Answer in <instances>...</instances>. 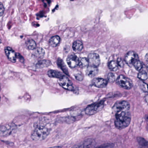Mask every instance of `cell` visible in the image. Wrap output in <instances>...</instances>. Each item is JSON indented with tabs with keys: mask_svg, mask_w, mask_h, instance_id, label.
<instances>
[{
	"mask_svg": "<svg viewBox=\"0 0 148 148\" xmlns=\"http://www.w3.org/2000/svg\"><path fill=\"white\" fill-rule=\"evenodd\" d=\"M16 128L15 125L9 123L0 128V137H5L11 135Z\"/></svg>",
	"mask_w": 148,
	"mask_h": 148,
	"instance_id": "5b68a950",
	"label": "cell"
},
{
	"mask_svg": "<svg viewBox=\"0 0 148 148\" xmlns=\"http://www.w3.org/2000/svg\"><path fill=\"white\" fill-rule=\"evenodd\" d=\"M17 58L21 62H22V63H24V61H25V60H24V58H23V57H22L21 55H20L19 53H17Z\"/></svg>",
	"mask_w": 148,
	"mask_h": 148,
	"instance_id": "4dcf8cb0",
	"label": "cell"
},
{
	"mask_svg": "<svg viewBox=\"0 0 148 148\" xmlns=\"http://www.w3.org/2000/svg\"><path fill=\"white\" fill-rule=\"evenodd\" d=\"M113 110L116 111H128L130 109V105L127 101H123L116 103L113 107Z\"/></svg>",
	"mask_w": 148,
	"mask_h": 148,
	"instance_id": "9c48e42d",
	"label": "cell"
},
{
	"mask_svg": "<svg viewBox=\"0 0 148 148\" xmlns=\"http://www.w3.org/2000/svg\"><path fill=\"white\" fill-rule=\"evenodd\" d=\"M60 38L59 36L56 35L51 38L49 40V44L52 47H56L60 42Z\"/></svg>",
	"mask_w": 148,
	"mask_h": 148,
	"instance_id": "ac0fdd59",
	"label": "cell"
},
{
	"mask_svg": "<svg viewBox=\"0 0 148 148\" xmlns=\"http://www.w3.org/2000/svg\"><path fill=\"white\" fill-rule=\"evenodd\" d=\"M49 134V130L45 126H38L32 134V138L36 141H42L46 138Z\"/></svg>",
	"mask_w": 148,
	"mask_h": 148,
	"instance_id": "7a4b0ae2",
	"label": "cell"
},
{
	"mask_svg": "<svg viewBox=\"0 0 148 148\" xmlns=\"http://www.w3.org/2000/svg\"><path fill=\"white\" fill-rule=\"evenodd\" d=\"M51 61L48 60H44L39 61L36 65V68L37 69H42L45 67H48L51 65Z\"/></svg>",
	"mask_w": 148,
	"mask_h": 148,
	"instance_id": "5bb4252c",
	"label": "cell"
},
{
	"mask_svg": "<svg viewBox=\"0 0 148 148\" xmlns=\"http://www.w3.org/2000/svg\"><path fill=\"white\" fill-rule=\"evenodd\" d=\"M74 76H75V77L76 78V79L79 80V81H82L84 79V76H83V74L80 73H77V74H75Z\"/></svg>",
	"mask_w": 148,
	"mask_h": 148,
	"instance_id": "4316f807",
	"label": "cell"
},
{
	"mask_svg": "<svg viewBox=\"0 0 148 148\" xmlns=\"http://www.w3.org/2000/svg\"><path fill=\"white\" fill-rule=\"evenodd\" d=\"M89 66L97 67L100 64V59L99 55L96 53H91L88 55Z\"/></svg>",
	"mask_w": 148,
	"mask_h": 148,
	"instance_id": "ba28073f",
	"label": "cell"
},
{
	"mask_svg": "<svg viewBox=\"0 0 148 148\" xmlns=\"http://www.w3.org/2000/svg\"><path fill=\"white\" fill-rule=\"evenodd\" d=\"M92 144H93V141L89 139L88 141H86L85 142L84 147H90V145H92Z\"/></svg>",
	"mask_w": 148,
	"mask_h": 148,
	"instance_id": "83f0119b",
	"label": "cell"
},
{
	"mask_svg": "<svg viewBox=\"0 0 148 148\" xmlns=\"http://www.w3.org/2000/svg\"><path fill=\"white\" fill-rule=\"evenodd\" d=\"M138 59H139L138 54L133 51H130L125 55L124 60L126 64L130 66H132L133 62Z\"/></svg>",
	"mask_w": 148,
	"mask_h": 148,
	"instance_id": "52a82bcc",
	"label": "cell"
},
{
	"mask_svg": "<svg viewBox=\"0 0 148 148\" xmlns=\"http://www.w3.org/2000/svg\"><path fill=\"white\" fill-rule=\"evenodd\" d=\"M73 49L75 52H80L83 49V44L80 40H76L73 45Z\"/></svg>",
	"mask_w": 148,
	"mask_h": 148,
	"instance_id": "e0dca14e",
	"label": "cell"
},
{
	"mask_svg": "<svg viewBox=\"0 0 148 148\" xmlns=\"http://www.w3.org/2000/svg\"><path fill=\"white\" fill-rule=\"evenodd\" d=\"M98 70L97 67L89 66L86 71V74L88 77H93L97 74Z\"/></svg>",
	"mask_w": 148,
	"mask_h": 148,
	"instance_id": "4fadbf2b",
	"label": "cell"
},
{
	"mask_svg": "<svg viewBox=\"0 0 148 148\" xmlns=\"http://www.w3.org/2000/svg\"><path fill=\"white\" fill-rule=\"evenodd\" d=\"M104 107V102H100L97 103L89 106L85 109V112L87 115H92L101 111Z\"/></svg>",
	"mask_w": 148,
	"mask_h": 148,
	"instance_id": "277c9868",
	"label": "cell"
},
{
	"mask_svg": "<svg viewBox=\"0 0 148 148\" xmlns=\"http://www.w3.org/2000/svg\"><path fill=\"white\" fill-rule=\"evenodd\" d=\"M138 77L142 80H146L148 78V74L145 71H142L138 73Z\"/></svg>",
	"mask_w": 148,
	"mask_h": 148,
	"instance_id": "603a6c76",
	"label": "cell"
},
{
	"mask_svg": "<svg viewBox=\"0 0 148 148\" xmlns=\"http://www.w3.org/2000/svg\"><path fill=\"white\" fill-rule=\"evenodd\" d=\"M79 59L78 57L74 54H71L66 59V62L69 67L71 68H75L79 65Z\"/></svg>",
	"mask_w": 148,
	"mask_h": 148,
	"instance_id": "30bf717a",
	"label": "cell"
},
{
	"mask_svg": "<svg viewBox=\"0 0 148 148\" xmlns=\"http://www.w3.org/2000/svg\"><path fill=\"white\" fill-rule=\"evenodd\" d=\"M107 79H108V81L110 83H114V81L116 80V77L115 74L112 73H110L108 74L107 76Z\"/></svg>",
	"mask_w": 148,
	"mask_h": 148,
	"instance_id": "d4e9b609",
	"label": "cell"
},
{
	"mask_svg": "<svg viewBox=\"0 0 148 148\" xmlns=\"http://www.w3.org/2000/svg\"><path fill=\"white\" fill-rule=\"evenodd\" d=\"M107 81L102 78H97L94 79L92 81V85L96 87L99 88L105 87L107 85Z\"/></svg>",
	"mask_w": 148,
	"mask_h": 148,
	"instance_id": "7c38bea8",
	"label": "cell"
},
{
	"mask_svg": "<svg viewBox=\"0 0 148 148\" xmlns=\"http://www.w3.org/2000/svg\"><path fill=\"white\" fill-rule=\"evenodd\" d=\"M59 83L65 90L69 91H72L74 90V87L71 81L66 76H64L61 78L59 79Z\"/></svg>",
	"mask_w": 148,
	"mask_h": 148,
	"instance_id": "8992f818",
	"label": "cell"
},
{
	"mask_svg": "<svg viewBox=\"0 0 148 148\" xmlns=\"http://www.w3.org/2000/svg\"><path fill=\"white\" fill-rule=\"evenodd\" d=\"M47 75L51 77L56 78L59 79L64 76L62 73L55 70H49L47 72Z\"/></svg>",
	"mask_w": 148,
	"mask_h": 148,
	"instance_id": "9a60e30c",
	"label": "cell"
},
{
	"mask_svg": "<svg viewBox=\"0 0 148 148\" xmlns=\"http://www.w3.org/2000/svg\"><path fill=\"white\" fill-rule=\"evenodd\" d=\"M132 66H134V68L138 71H140L142 70L143 66V64L141 61L139 60V59L136 60H135Z\"/></svg>",
	"mask_w": 148,
	"mask_h": 148,
	"instance_id": "44dd1931",
	"label": "cell"
},
{
	"mask_svg": "<svg viewBox=\"0 0 148 148\" xmlns=\"http://www.w3.org/2000/svg\"><path fill=\"white\" fill-rule=\"evenodd\" d=\"M34 51L33 53L34 56H35L38 58H43L45 56V51L44 49L40 47L36 48L34 49Z\"/></svg>",
	"mask_w": 148,
	"mask_h": 148,
	"instance_id": "2e32d148",
	"label": "cell"
},
{
	"mask_svg": "<svg viewBox=\"0 0 148 148\" xmlns=\"http://www.w3.org/2000/svg\"><path fill=\"white\" fill-rule=\"evenodd\" d=\"M5 53L9 60L13 63H15L17 59V53L10 47H6L5 49Z\"/></svg>",
	"mask_w": 148,
	"mask_h": 148,
	"instance_id": "8fae6325",
	"label": "cell"
},
{
	"mask_svg": "<svg viewBox=\"0 0 148 148\" xmlns=\"http://www.w3.org/2000/svg\"><path fill=\"white\" fill-rule=\"evenodd\" d=\"M26 46L27 49L29 50H34L36 48L37 45L34 40H30L27 42Z\"/></svg>",
	"mask_w": 148,
	"mask_h": 148,
	"instance_id": "7402d4cb",
	"label": "cell"
},
{
	"mask_svg": "<svg viewBox=\"0 0 148 148\" xmlns=\"http://www.w3.org/2000/svg\"><path fill=\"white\" fill-rule=\"evenodd\" d=\"M139 85L141 90H143V91L145 92H148L147 85L145 83L143 82H139Z\"/></svg>",
	"mask_w": 148,
	"mask_h": 148,
	"instance_id": "484cf974",
	"label": "cell"
},
{
	"mask_svg": "<svg viewBox=\"0 0 148 148\" xmlns=\"http://www.w3.org/2000/svg\"><path fill=\"white\" fill-rule=\"evenodd\" d=\"M117 63L119 67H123V62L121 58H118L116 60Z\"/></svg>",
	"mask_w": 148,
	"mask_h": 148,
	"instance_id": "f546056e",
	"label": "cell"
},
{
	"mask_svg": "<svg viewBox=\"0 0 148 148\" xmlns=\"http://www.w3.org/2000/svg\"><path fill=\"white\" fill-rule=\"evenodd\" d=\"M115 125L119 129L126 128L131 122L130 115L128 111H117L116 114Z\"/></svg>",
	"mask_w": 148,
	"mask_h": 148,
	"instance_id": "6da1fadb",
	"label": "cell"
},
{
	"mask_svg": "<svg viewBox=\"0 0 148 148\" xmlns=\"http://www.w3.org/2000/svg\"><path fill=\"white\" fill-rule=\"evenodd\" d=\"M137 140L139 144L141 146H143V147H145L148 145V143L147 141L143 138L139 137L137 138Z\"/></svg>",
	"mask_w": 148,
	"mask_h": 148,
	"instance_id": "cb8c5ba5",
	"label": "cell"
},
{
	"mask_svg": "<svg viewBox=\"0 0 148 148\" xmlns=\"http://www.w3.org/2000/svg\"><path fill=\"white\" fill-rule=\"evenodd\" d=\"M5 11V8L2 3L0 2V17H1L3 15Z\"/></svg>",
	"mask_w": 148,
	"mask_h": 148,
	"instance_id": "f1b7e54d",
	"label": "cell"
},
{
	"mask_svg": "<svg viewBox=\"0 0 148 148\" xmlns=\"http://www.w3.org/2000/svg\"><path fill=\"white\" fill-rule=\"evenodd\" d=\"M109 69L112 71H117L119 69V66L116 61L112 60L110 61L108 64Z\"/></svg>",
	"mask_w": 148,
	"mask_h": 148,
	"instance_id": "d6986e66",
	"label": "cell"
},
{
	"mask_svg": "<svg viewBox=\"0 0 148 148\" xmlns=\"http://www.w3.org/2000/svg\"><path fill=\"white\" fill-rule=\"evenodd\" d=\"M116 83L120 87L126 90L132 88L133 84L131 80L123 75H119L116 79Z\"/></svg>",
	"mask_w": 148,
	"mask_h": 148,
	"instance_id": "3957f363",
	"label": "cell"
},
{
	"mask_svg": "<svg viewBox=\"0 0 148 148\" xmlns=\"http://www.w3.org/2000/svg\"><path fill=\"white\" fill-rule=\"evenodd\" d=\"M80 67L84 68V67H87L89 66V61L88 58H81L79 60V65Z\"/></svg>",
	"mask_w": 148,
	"mask_h": 148,
	"instance_id": "ffe728a7",
	"label": "cell"
},
{
	"mask_svg": "<svg viewBox=\"0 0 148 148\" xmlns=\"http://www.w3.org/2000/svg\"><path fill=\"white\" fill-rule=\"evenodd\" d=\"M0 43H1V40L0 39Z\"/></svg>",
	"mask_w": 148,
	"mask_h": 148,
	"instance_id": "1f68e13d",
	"label": "cell"
},
{
	"mask_svg": "<svg viewBox=\"0 0 148 148\" xmlns=\"http://www.w3.org/2000/svg\"><path fill=\"white\" fill-rule=\"evenodd\" d=\"M0 100H1V97H0Z\"/></svg>",
	"mask_w": 148,
	"mask_h": 148,
	"instance_id": "d6a6232c",
	"label": "cell"
}]
</instances>
